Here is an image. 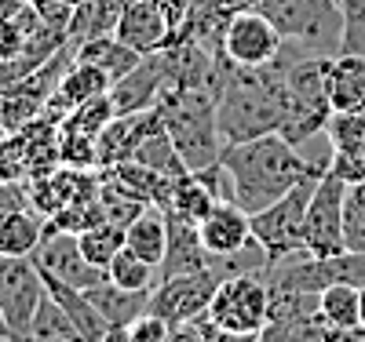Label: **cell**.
<instances>
[{"label": "cell", "instance_id": "1", "mask_svg": "<svg viewBox=\"0 0 365 342\" xmlns=\"http://www.w3.org/2000/svg\"><path fill=\"white\" fill-rule=\"evenodd\" d=\"M220 164H223V197L249 215L263 211L267 204L285 197L292 186L318 178L325 171V164L303 161L299 146H292L278 132L223 146Z\"/></svg>", "mask_w": 365, "mask_h": 342}, {"label": "cell", "instance_id": "2", "mask_svg": "<svg viewBox=\"0 0 365 342\" xmlns=\"http://www.w3.org/2000/svg\"><path fill=\"white\" fill-rule=\"evenodd\" d=\"M285 117V62L274 66H234L223 58L216 84V124L223 146L282 132Z\"/></svg>", "mask_w": 365, "mask_h": 342}, {"label": "cell", "instance_id": "3", "mask_svg": "<svg viewBox=\"0 0 365 342\" xmlns=\"http://www.w3.org/2000/svg\"><path fill=\"white\" fill-rule=\"evenodd\" d=\"M161 124L168 139L175 142L182 164L190 171H212L220 168L223 157V139L216 124V87L197 84V87H165L161 99Z\"/></svg>", "mask_w": 365, "mask_h": 342}, {"label": "cell", "instance_id": "4", "mask_svg": "<svg viewBox=\"0 0 365 342\" xmlns=\"http://www.w3.org/2000/svg\"><path fill=\"white\" fill-rule=\"evenodd\" d=\"M285 62V58H282ZM332 120L329 102V58L307 55L285 62V117L282 132L292 146H303L307 139L322 135Z\"/></svg>", "mask_w": 365, "mask_h": 342}, {"label": "cell", "instance_id": "5", "mask_svg": "<svg viewBox=\"0 0 365 342\" xmlns=\"http://www.w3.org/2000/svg\"><path fill=\"white\" fill-rule=\"evenodd\" d=\"M205 321L212 328L237 331V335H256L270 321V284L263 269L252 273H227L216 295L208 302Z\"/></svg>", "mask_w": 365, "mask_h": 342}, {"label": "cell", "instance_id": "6", "mask_svg": "<svg viewBox=\"0 0 365 342\" xmlns=\"http://www.w3.org/2000/svg\"><path fill=\"white\" fill-rule=\"evenodd\" d=\"M314 182L318 178L292 186L285 197H278L274 204H267L263 211L252 215V240L259 244L267 266L307 252V244H303V223H307V201H311Z\"/></svg>", "mask_w": 365, "mask_h": 342}, {"label": "cell", "instance_id": "7", "mask_svg": "<svg viewBox=\"0 0 365 342\" xmlns=\"http://www.w3.org/2000/svg\"><path fill=\"white\" fill-rule=\"evenodd\" d=\"M347 186L336 171H322L311 201H307V223H303V244L311 255H340L347 252L344 244V201H347Z\"/></svg>", "mask_w": 365, "mask_h": 342}, {"label": "cell", "instance_id": "8", "mask_svg": "<svg viewBox=\"0 0 365 342\" xmlns=\"http://www.w3.org/2000/svg\"><path fill=\"white\" fill-rule=\"evenodd\" d=\"M259 11L270 18V26L289 41L318 44L325 37H336L340 44V8L336 0H259Z\"/></svg>", "mask_w": 365, "mask_h": 342}, {"label": "cell", "instance_id": "9", "mask_svg": "<svg viewBox=\"0 0 365 342\" xmlns=\"http://www.w3.org/2000/svg\"><path fill=\"white\" fill-rule=\"evenodd\" d=\"M220 281L223 273H216L212 266L158 281V288L150 292V314H158L168 324H197L208 314V302L216 295Z\"/></svg>", "mask_w": 365, "mask_h": 342}, {"label": "cell", "instance_id": "10", "mask_svg": "<svg viewBox=\"0 0 365 342\" xmlns=\"http://www.w3.org/2000/svg\"><path fill=\"white\" fill-rule=\"evenodd\" d=\"M220 48L234 66H274L285 51V37L256 8V11H237L227 18Z\"/></svg>", "mask_w": 365, "mask_h": 342}, {"label": "cell", "instance_id": "11", "mask_svg": "<svg viewBox=\"0 0 365 342\" xmlns=\"http://www.w3.org/2000/svg\"><path fill=\"white\" fill-rule=\"evenodd\" d=\"M44 299V277L34 259H8L4 299H0V335L22 338L34 324V314Z\"/></svg>", "mask_w": 365, "mask_h": 342}, {"label": "cell", "instance_id": "12", "mask_svg": "<svg viewBox=\"0 0 365 342\" xmlns=\"http://www.w3.org/2000/svg\"><path fill=\"white\" fill-rule=\"evenodd\" d=\"M34 262L41 273L55 277V281H63V284H73L81 292L88 288H96L106 281V269L99 266H91L81 252V244H77V233H63V230H44V240L41 247L34 252Z\"/></svg>", "mask_w": 365, "mask_h": 342}, {"label": "cell", "instance_id": "13", "mask_svg": "<svg viewBox=\"0 0 365 342\" xmlns=\"http://www.w3.org/2000/svg\"><path fill=\"white\" fill-rule=\"evenodd\" d=\"M197 233H201L205 252L216 262H227L234 255H245L249 247L256 244L252 240V215L241 211L227 197H220L216 204H212V211L197 223Z\"/></svg>", "mask_w": 365, "mask_h": 342}, {"label": "cell", "instance_id": "14", "mask_svg": "<svg viewBox=\"0 0 365 342\" xmlns=\"http://www.w3.org/2000/svg\"><path fill=\"white\" fill-rule=\"evenodd\" d=\"M99 178L103 175H96L91 168L58 164L55 171H48L41 178H29V208L41 211L44 219H51V215L63 211L66 204L99 197Z\"/></svg>", "mask_w": 365, "mask_h": 342}, {"label": "cell", "instance_id": "15", "mask_svg": "<svg viewBox=\"0 0 365 342\" xmlns=\"http://www.w3.org/2000/svg\"><path fill=\"white\" fill-rule=\"evenodd\" d=\"M161 124V109L150 106V109H135V113H113V120L99 132L96 146H99V171L120 164V161H132L139 146L154 135Z\"/></svg>", "mask_w": 365, "mask_h": 342}, {"label": "cell", "instance_id": "16", "mask_svg": "<svg viewBox=\"0 0 365 342\" xmlns=\"http://www.w3.org/2000/svg\"><path fill=\"white\" fill-rule=\"evenodd\" d=\"M165 87H168V77H165V58H161V51L143 55V62H139L132 73H125L120 80L110 84L113 113H135V109L158 106V99H161Z\"/></svg>", "mask_w": 365, "mask_h": 342}, {"label": "cell", "instance_id": "17", "mask_svg": "<svg viewBox=\"0 0 365 342\" xmlns=\"http://www.w3.org/2000/svg\"><path fill=\"white\" fill-rule=\"evenodd\" d=\"M113 37L120 44H128L132 51H139V55H154V51H161L168 44L172 26H168V18L161 15V8L154 4V0H132V4L117 15Z\"/></svg>", "mask_w": 365, "mask_h": 342}, {"label": "cell", "instance_id": "18", "mask_svg": "<svg viewBox=\"0 0 365 342\" xmlns=\"http://www.w3.org/2000/svg\"><path fill=\"white\" fill-rule=\"evenodd\" d=\"M110 84H113V80H110L99 66L81 62V58L73 55V62L66 66V73L58 77V87L51 91V99H48V106H44L41 117L63 120L73 106H81V102H88V99H96V95H106Z\"/></svg>", "mask_w": 365, "mask_h": 342}, {"label": "cell", "instance_id": "19", "mask_svg": "<svg viewBox=\"0 0 365 342\" xmlns=\"http://www.w3.org/2000/svg\"><path fill=\"white\" fill-rule=\"evenodd\" d=\"M168 219V252L158 266V277L168 281V277H179V273H197V269H208L212 259L201 244V233H197V223H187V219H175V215H165Z\"/></svg>", "mask_w": 365, "mask_h": 342}, {"label": "cell", "instance_id": "20", "mask_svg": "<svg viewBox=\"0 0 365 342\" xmlns=\"http://www.w3.org/2000/svg\"><path fill=\"white\" fill-rule=\"evenodd\" d=\"M329 102L332 113L365 109V55L340 51L336 58H329Z\"/></svg>", "mask_w": 365, "mask_h": 342}, {"label": "cell", "instance_id": "21", "mask_svg": "<svg viewBox=\"0 0 365 342\" xmlns=\"http://www.w3.org/2000/svg\"><path fill=\"white\" fill-rule=\"evenodd\" d=\"M41 277H44L48 295L70 314L73 328L81 331V342H103V338L110 335V321L99 314V306L88 299V292H81V288H73V284H63V281H55V277H48V273H41Z\"/></svg>", "mask_w": 365, "mask_h": 342}, {"label": "cell", "instance_id": "22", "mask_svg": "<svg viewBox=\"0 0 365 342\" xmlns=\"http://www.w3.org/2000/svg\"><path fill=\"white\" fill-rule=\"evenodd\" d=\"M44 230H48V219L34 208H19V211H8L0 219V255L8 259H34V252L44 240Z\"/></svg>", "mask_w": 365, "mask_h": 342}, {"label": "cell", "instance_id": "23", "mask_svg": "<svg viewBox=\"0 0 365 342\" xmlns=\"http://www.w3.org/2000/svg\"><path fill=\"white\" fill-rule=\"evenodd\" d=\"M15 135H19L22 153H26L29 178H41V175H48V171L58 168V120L37 117V120L22 124Z\"/></svg>", "mask_w": 365, "mask_h": 342}, {"label": "cell", "instance_id": "24", "mask_svg": "<svg viewBox=\"0 0 365 342\" xmlns=\"http://www.w3.org/2000/svg\"><path fill=\"white\" fill-rule=\"evenodd\" d=\"M216 201H220V193L197 171H182L172 178V190H168V201L161 211L175 215V219H187V223H201Z\"/></svg>", "mask_w": 365, "mask_h": 342}, {"label": "cell", "instance_id": "25", "mask_svg": "<svg viewBox=\"0 0 365 342\" xmlns=\"http://www.w3.org/2000/svg\"><path fill=\"white\" fill-rule=\"evenodd\" d=\"M125 247H132L139 259L161 266V259L168 252V219L158 204H146L125 226Z\"/></svg>", "mask_w": 365, "mask_h": 342}, {"label": "cell", "instance_id": "26", "mask_svg": "<svg viewBox=\"0 0 365 342\" xmlns=\"http://www.w3.org/2000/svg\"><path fill=\"white\" fill-rule=\"evenodd\" d=\"M88 299L99 306V314L110 321V328H128L150 309V292H128V288L113 284L110 277L103 284L88 288Z\"/></svg>", "mask_w": 365, "mask_h": 342}, {"label": "cell", "instance_id": "27", "mask_svg": "<svg viewBox=\"0 0 365 342\" xmlns=\"http://www.w3.org/2000/svg\"><path fill=\"white\" fill-rule=\"evenodd\" d=\"M77 58H81V62H91V66H99L110 80H120V77L132 73L139 62H143L139 51H132L128 44H120L113 33L81 41V44H77Z\"/></svg>", "mask_w": 365, "mask_h": 342}, {"label": "cell", "instance_id": "28", "mask_svg": "<svg viewBox=\"0 0 365 342\" xmlns=\"http://www.w3.org/2000/svg\"><path fill=\"white\" fill-rule=\"evenodd\" d=\"M106 277H110L113 284L128 288V292H154L158 281H161V277H158V266L146 262V259H139L132 247H120V252L110 259Z\"/></svg>", "mask_w": 365, "mask_h": 342}, {"label": "cell", "instance_id": "29", "mask_svg": "<svg viewBox=\"0 0 365 342\" xmlns=\"http://www.w3.org/2000/svg\"><path fill=\"white\" fill-rule=\"evenodd\" d=\"M325 135L332 142V153L365 164V109H358V113H332Z\"/></svg>", "mask_w": 365, "mask_h": 342}, {"label": "cell", "instance_id": "30", "mask_svg": "<svg viewBox=\"0 0 365 342\" xmlns=\"http://www.w3.org/2000/svg\"><path fill=\"white\" fill-rule=\"evenodd\" d=\"M77 244H81V252H84V259H88L91 266L106 269L110 259L120 252V247H125V226H117V223L106 219V223H99V226L77 233Z\"/></svg>", "mask_w": 365, "mask_h": 342}, {"label": "cell", "instance_id": "31", "mask_svg": "<svg viewBox=\"0 0 365 342\" xmlns=\"http://www.w3.org/2000/svg\"><path fill=\"white\" fill-rule=\"evenodd\" d=\"M318 314L336 328H361L358 324V284H329L318 292Z\"/></svg>", "mask_w": 365, "mask_h": 342}, {"label": "cell", "instance_id": "32", "mask_svg": "<svg viewBox=\"0 0 365 342\" xmlns=\"http://www.w3.org/2000/svg\"><path fill=\"white\" fill-rule=\"evenodd\" d=\"M132 161H139V164H146V168H154V171H161V175H168V178H175V175H182V171H190L187 164H182L179 149H175V142L168 139L165 128H158L154 135H150V139L139 146V153H135Z\"/></svg>", "mask_w": 365, "mask_h": 342}, {"label": "cell", "instance_id": "33", "mask_svg": "<svg viewBox=\"0 0 365 342\" xmlns=\"http://www.w3.org/2000/svg\"><path fill=\"white\" fill-rule=\"evenodd\" d=\"M26 335L63 338V342H81V331L73 328L70 314H66V309H63V306H58V302L48 295V288H44V299H41L37 314H34V324H29V331H26Z\"/></svg>", "mask_w": 365, "mask_h": 342}, {"label": "cell", "instance_id": "34", "mask_svg": "<svg viewBox=\"0 0 365 342\" xmlns=\"http://www.w3.org/2000/svg\"><path fill=\"white\" fill-rule=\"evenodd\" d=\"M110 120H113V102H110V91H106V95H96V99L73 106L63 120H58V128H73V132H84V135L99 139V132Z\"/></svg>", "mask_w": 365, "mask_h": 342}, {"label": "cell", "instance_id": "35", "mask_svg": "<svg viewBox=\"0 0 365 342\" xmlns=\"http://www.w3.org/2000/svg\"><path fill=\"white\" fill-rule=\"evenodd\" d=\"M106 223V208L99 197L91 201H77V204H66L63 211H55L48 219V230H63V233H84L91 226Z\"/></svg>", "mask_w": 365, "mask_h": 342}, {"label": "cell", "instance_id": "36", "mask_svg": "<svg viewBox=\"0 0 365 342\" xmlns=\"http://www.w3.org/2000/svg\"><path fill=\"white\" fill-rule=\"evenodd\" d=\"M58 164L99 171V146H96V135H84V132H73V128H58Z\"/></svg>", "mask_w": 365, "mask_h": 342}, {"label": "cell", "instance_id": "37", "mask_svg": "<svg viewBox=\"0 0 365 342\" xmlns=\"http://www.w3.org/2000/svg\"><path fill=\"white\" fill-rule=\"evenodd\" d=\"M344 244H347V252H365V178L347 186V201H344Z\"/></svg>", "mask_w": 365, "mask_h": 342}, {"label": "cell", "instance_id": "38", "mask_svg": "<svg viewBox=\"0 0 365 342\" xmlns=\"http://www.w3.org/2000/svg\"><path fill=\"white\" fill-rule=\"evenodd\" d=\"M344 29H340V51L365 55V0H336Z\"/></svg>", "mask_w": 365, "mask_h": 342}, {"label": "cell", "instance_id": "39", "mask_svg": "<svg viewBox=\"0 0 365 342\" xmlns=\"http://www.w3.org/2000/svg\"><path fill=\"white\" fill-rule=\"evenodd\" d=\"M19 178H29L26 153H22L19 135L8 132V135H0V182H19Z\"/></svg>", "mask_w": 365, "mask_h": 342}, {"label": "cell", "instance_id": "40", "mask_svg": "<svg viewBox=\"0 0 365 342\" xmlns=\"http://www.w3.org/2000/svg\"><path fill=\"white\" fill-rule=\"evenodd\" d=\"M29 8L37 11V18L51 29H58V33L70 37V22H73V4H66V0H29Z\"/></svg>", "mask_w": 365, "mask_h": 342}, {"label": "cell", "instance_id": "41", "mask_svg": "<svg viewBox=\"0 0 365 342\" xmlns=\"http://www.w3.org/2000/svg\"><path fill=\"white\" fill-rule=\"evenodd\" d=\"M128 331H132V338L135 342H168V331H172V324L168 321H161L158 314H146L139 317V321H132L128 324Z\"/></svg>", "mask_w": 365, "mask_h": 342}, {"label": "cell", "instance_id": "42", "mask_svg": "<svg viewBox=\"0 0 365 342\" xmlns=\"http://www.w3.org/2000/svg\"><path fill=\"white\" fill-rule=\"evenodd\" d=\"M154 4L161 8V15L168 18V26H172V33L187 22V11H190V0H154Z\"/></svg>", "mask_w": 365, "mask_h": 342}, {"label": "cell", "instance_id": "43", "mask_svg": "<svg viewBox=\"0 0 365 342\" xmlns=\"http://www.w3.org/2000/svg\"><path fill=\"white\" fill-rule=\"evenodd\" d=\"M256 8H259V0H216V4H212V15L227 22L237 11H256Z\"/></svg>", "mask_w": 365, "mask_h": 342}, {"label": "cell", "instance_id": "44", "mask_svg": "<svg viewBox=\"0 0 365 342\" xmlns=\"http://www.w3.org/2000/svg\"><path fill=\"white\" fill-rule=\"evenodd\" d=\"M252 342H289V324H274V321H267V328L256 331Z\"/></svg>", "mask_w": 365, "mask_h": 342}, {"label": "cell", "instance_id": "45", "mask_svg": "<svg viewBox=\"0 0 365 342\" xmlns=\"http://www.w3.org/2000/svg\"><path fill=\"white\" fill-rule=\"evenodd\" d=\"M26 4H29V0H0V22L11 18V15H19Z\"/></svg>", "mask_w": 365, "mask_h": 342}, {"label": "cell", "instance_id": "46", "mask_svg": "<svg viewBox=\"0 0 365 342\" xmlns=\"http://www.w3.org/2000/svg\"><path fill=\"white\" fill-rule=\"evenodd\" d=\"M103 342H135V338H132L128 328H110V335H106Z\"/></svg>", "mask_w": 365, "mask_h": 342}, {"label": "cell", "instance_id": "47", "mask_svg": "<svg viewBox=\"0 0 365 342\" xmlns=\"http://www.w3.org/2000/svg\"><path fill=\"white\" fill-rule=\"evenodd\" d=\"M358 324L365 328V284L358 288Z\"/></svg>", "mask_w": 365, "mask_h": 342}, {"label": "cell", "instance_id": "48", "mask_svg": "<svg viewBox=\"0 0 365 342\" xmlns=\"http://www.w3.org/2000/svg\"><path fill=\"white\" fill-rule=\"evenodd\" d=\"M4 273H8V255H0V299H4Z\"/></svg>", "mask_w": 365, "mask_h": 342}, {"label": "cell", "instance_id": "49", "mask_svg": "<svg viewBox=\"0 0 365 342\" xmlns=\"http://www.w3.org/2000/svg\"><path fill=\"white\" fill-rule=\"evenodd\" d=\"M15 342H63V338H41V335H22V338H15Z\"/></svg>", "mask_w": 365, "mask_h": 342}, {"label": "cell", "instance_id": "50", "mask_svg": "<svg viewBox=\"0 0 365 342\" xmlns=\"http://www.w3.org/2000/svg\"><path fill=\"white\" fill-rule=\"evenodd\" d=\"M66 4H73V8H77V4H84V0H66Z\"/></svg>", "mask_w": 365, "mask_h": 342}, {"label": "cell", "instance_id": "51", "mask_svg": "<svg viewBox=\"0 0 365 342\" xmlns=\"http://www.w3.org/2000/svg\"><path fill=\"white\" fill-rule=\"evenodd\" d=\"M4 342H15V338H4Z\"/></svg>", "mask_w": 365, "mask_h": 342}, {"label": "cell", "instance_id": "52", "mask_svg": "<svg viewBox=\"0 0 365 342\" xmlns=\"http://www.w3.org/2000/svg\"><path fill=\"white\" fill-rule=\"evenodd\" d=\"M0 342H4V335H0Z\"/></svg>", "mask_w": 365, "mask_h": 342}, {"label": "cell", "instance_id": "53", "mask_svg": "<svg viewBox=\"0 0 365 342\" xmlns=\"http://www.w3.org/2000/svg\"><path fill=\"white\" fill-rule=\"evenodd\" d=\"M361 342H365V338H361Z\"/></svg>", "mask_w": 365, "mask_h": 342}]
</instances>
